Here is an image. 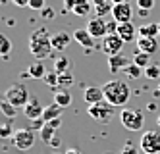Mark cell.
Here are the masks:
<instances>
[{"instance_id": "6", "label": "cell", "mask_w": 160, "mask_h": 154, "mask_svg": "<svg viewBox=\"0 0 160 154\" xmlns=\"http://www.w3.org/2000/svg\"><path fill=\"white\" fill-rule=\"evenodd\" d=\"M139 148L145 154H160V133L158 131H145L139 141Z\"/></svg>"}, {"instance_id": "33", "label": "cell", "mask_w": 160, "mask_h": 154, "mask_svg": "<svg viewBox=\"0 0 160 154\" xmlns=\"http://www.w3.org/2000/svg\"><path fill=\"white\" fill-rule=\"evenodd\" d=\"M145 77H148V79H158L160 77V66L158 64H151V66L145 69Z\"/></svg>"}, {"instance_id": "19", "label": "cell", "mask_w": 160, "mask_h": 154, "mask_svg": "<svg viewBox=\"0 0 160 154\" xmlns=\"http://www.w3.org/2000/svg\"><path fill=\"white\" fill-rule=\"evenodd\" d=\"M68 44H70V35H68V33L58 31V33L52 35V48H56V50H64Z\"/></svg>"}, {"instance_id": "23", "label": "cell", "mask_w": 160, "mask_h": 154, "mask_svg": "<svg viewBox=\"0 0 160 154\" xmlns=\"http://www.w3.org/2000/svg\"><path fill=\"white\" fill-rule=\"evenodd\" d=\"M133 64H137L141 69H147L148 66H151L152 62H151V54H145V52H137L135 56H133Z\"/></svg>"}, {"instance_id": "9", "label": "cell", "mask_w": 160, "mask_h": 154, "mask_svg": "<svg viewBox=\"0 0 160 154\" xmlns=\"http://www.w3.org/2000/svg\"><path fill=\"white\" fill-rule=\"evenodd\" d=\"M87 31L93 35L95 39H104L108 35V25L104 17H91L87 21Z\"/></svg>"}, {"instance_id": "22", "label": "cell", "mask_w": 160, "mask_h": 154, "mask_svg": "<svg viewBox=\"0 0 160 154\" xmlns=\"http://www.w3.org/2000/svg\"><path fill=\"white\" fill-rule=\"evenodd\" d=\"M137 33H139V37H156V35H160V25L158 23H145L137 29Z\"/></svg>"}, {"instance_id": "13", "label": "cell", "mask_w": 160, "mask_h": 154, "mask_svg": "<svg viewBox=\"0 0 160 154\" xmlns=\"http://www.w3.org/2000/svg\"><path fill=\"white\" fill-rule=\"evenodd\" d=\"M137 48H139V52H145V54L152 56L158 50L156 37H139V39H137Z\"/></svg>"}, {"instance_id": "40", "label": "cell", "mask_w": 160, "mask_h": 154, "mask_svg": "<svg viewBox=\"0 0 160 154\" xmlns=\"http://www.w3.org/2000/svg\"><path fill=\"white\" fill-rule=\"evenodd\" d=\"M12 2H14L16 6H19V8H25V6H29L31 0H12Z\"/></svg>"}, {"instance_id": "21", "label": "cell", "mask_w": 160, "mask_h": 154, "mask_svg": "<svg viewBox=\"0 0 160 154\" xmlns=\"http://www.w3.org/2000/svg\"><path fill=\"white\" fill-rule=\"evenodd\" d=\"M56 131H58L56 127H52L50 123H44L42 129L39 131V137H41V141H42L44 145H50V143H52V139L56 137Z\"/></svg>"}, {"instance_id": "26", "label": "cell", "mask_w": 160, "mask_h": 154, "mask_svg": "<svg viewBox=\"0 0 160 154\" xmlns=\"http://www.w3.org/2000/svg\"><path fill=\"white\" fill-rule=\"evenodd\" d=\"M91 10H93V4H91V2H83V4H77L73 8V14L75 16H81V17H87L91 14Z\"/></svg>"}, {"instance_id": "24", "label": "cell", "mask_w": 160, "mask_h": 154, "mask_svg": "<svg viewBox=\"0 0 160 154\" xmlns=\"http://www.w3.org/2000/svg\"><path fill=\"white\" fill-rule=\"evenodd\" d=\"M0 112H2L4 116H8L10 120H14V117L18 116V108L14 104H10L8 100H0Z\"/></svg>"}, {"instance_id": "1", "label": "cell", "mask_w": 160, "mask_h": 154, "mask_svg": "<svg viewBox=\"0 0 160 154\" xmlns=\"http://www.w3.org/2000/svg\"><path fill=\"white\" fill-rule=\"evenodd\" d=\"M52 35L41 27V29H35L31 33V37H29V52L37 58V60H44V58H48L50 52H52Z\"/></svg>"}, {"instance_id": "44", "label": "cell", "mask_w": 160, "mask_h": 154, "mask_svg": "<svg viewBox=\"0 0 160 154\" xmlns=\"http://www.w3.org/2000/svg\"><path fill=\"white\" fill-rule=\"evenodd\" d=\"M112 4H129V0H112Z\"/></svg>"}, {"instance_id": "35", "label": "cell", "mask_w": 160, "mask_h": 154, "mask_svg": "<svg viewBox=\"0 0 160 154\" xmlns=\"http://www.w3.org/2000/svg\"><path fill=\"white\" fill-rule=\"evenodd\" d=\"M120 154H139V150H137V147L133 143H128V145H123V148L120 150Z\"/></svg>"}, {"instance_id": "8", "label": "cell", "mask_w": 160, "mask_h": 154, "mask_svg": "<svg viewBox=\"0 0 160 154\" xmlns=\"http://www.w3.org/2000/svg\"><path fill=\"white\" fill-rule=\"evenodd\" d=\"M102 52H104L108 58L110 56H116V54H122V48H123V41L120 35H106L102 39Z\"/></svg>"}, {"instance_id": "41", "label": "cell", "mask_w": 160, "mask_h": 154, "mask_svg": "<svg viewBox=\"0 0 160 154\" xmlns=\"http://www.w3.org/2000/svg\"><path fill=\"white\" fill-rule=\"evenodd\" d=\"M60 143H62V141L58 139V135H56V137L52 139V143H50V147H60Z\"/></svg>"}, {"instance_id": "34", "label": "cell", "mask_w": 160, "mask_h": 154, "mask_svg": "<svg viewBox=\"0 0 160 154\" xmlns=\"http://www.w3.org/2000/svg\"><path fill=\"white\" fill-rule=\"evenodd\" d=\"M83 2H89V0H64V10H66V12L72 10V12H73V8H75L77 4H83Z\"/></svg>"}, {"instance_id": "47", "label": "cell", "mask_w": 160, "mask_h": 154, "mask_svg": "<svg viewBox=\"0 0 160 154\" xmlns=\"http://www.w3.org/2000/svg\"><path fill=\"white\" fill-rule=\"evenodd\" d=\"M156 91H158V92H160V85H158V89H156Z\"/></svg>"}, {"instance_id": "42", "label": "cell", "mask_w": 160, "mask_h": 154, "mask_svg": "<svg viewBox=\"0 0 160 154\" xmlns=\"http://www.w3.org/2000/svg\"><path fill=\"white\" fill-rule=\"evenodd\" d=\"M148 12H151V10H143V8H139V17H147Z\"/></svg>"}, {"instance_id": "20", "label": "cell", "mask_w": 160, "mask_h": 154, "mask_svg": "<svg viewBox=\"0 0 160 154\" xmlns=\"http://www.w3.org/2000/svg\"><path fill=\"white\" fill-rule=\"evenodd\" d=\"M27 75H29L31 79H44V75H47V69H44V64H42L41 60L33 62V64L29 66V69H27Z\"/></svg>"}, {"instance_id": "31", "label": "cell", "mask_w": 160, "mask_h": 154, "mask_svg": "<svg viewBox=\"0 0 160 154\" xmlns=\"http://www.w3.org/2000/svg\"><path fill=\"white\" fill-rule=\"evenodd\" d=\"M14 127L12 123H0V139H12L14 137Z\"/></svg>"}, {"instance_id": "18", "label": "cell", "mask_w": 160, "mask_h": 154, "mask_svg": "<svg viewBox=\"0 0 160 154\" xmlns=\"http://www.w3.org/2000/svg\"><path fill=\"white\" fill-rule=\"evenodd\" d=\"M72 100H73V97H72V92L68 91V89L58 87V89L54 91V102L58 104V106H62V108L70 106V104H72Z\"/></svg>"}, {"instance_id": "45", "label": "cell", "mask_w": 160, "mask_h": 154, "mask_svg": "<svg viewBox=\"0 0 160 154\" xmlns=\"http://www.w3.org/2000/svg\"><path fill=\"white\" fill-rule=\"evenodd\" d=\"M102 2H106V0H91V4H93V6H100Z\"/></svg>"}, {"instance_id": "38", "label": "cell", "mask_w": 160, "mask_h": 154, "mask_svg": "<svg viewBox=\"0 0 160 154\" xmlns=\"http://www.w3.org/2000/svg\"><path fill=\"white\" fill-rule=\"evenodd\" d=\"M29 8H33V10H44V0H31L29 2Z\"/></svg>"}, {"instance_id": "39", "label": "cell", "mask_w": 160, "mask_h": 154, "mask_svg": "<svg viewBox=\"0 0 160 154\" xmlns=\"http://www.w3.org/2000/svg\"><path fill=\"white\" fill-rule=\"evenodd\" d=\"M42 17H44V19H52V17H54V10H52V8H44V10H42Z\"/></svg>"}, {"instance_id": "36", "label": "cell", "mask_w": 160, "mask_h": 154, "mask_svg": "<svg viewBox=\"0 0 160 154\" xmlns=\"http://www.w3.org/2000/svg\"><path fill=\"white\" fill-rule=\"evenodd\" d=\"M106 25H108V35H118V25H120V23L114 17L110 21H106Z\"/></svg>"}, {"instance_id": "46", "label": "cell", "mask_w": 160, "mask_h": 154, "mask_svg": "<svg viewBox=\"0 0 160 154\" xmlns=\"http://www.w3.org/2000/svg\"><path fill=\"white\" fill-rule=\"evenodd\" d=\"M156 123H158V125H160V116H158V120H156Z\"/></svg>"}, {"instance_id": "27", "label": "cell", "mask_w": 160, "mask_h": 154, "mask_svg": "<svg viewBox=\"0 0 160 154\" xmlns=\"http://www.w3.org/2000/svg\"><path fill=\"white\" fill-rule=\"evenodd\" d=\"M12 52V41L6 35H0V56H8Z\"/></svg>"}, {"instance_id": "16", "label": "cell", "mask_w": 160, "mask_h": 154, "mask_svg": "<svg viewBox=\"0 0 160 154\" xmlns=\"http://www.w3.org/2000/svg\"><path fill=\"white\" fill-rule=\"evenodd\" d=\"M73 39L83 46V48H91L93 46V42H95V37L91 35L87 29H75L73 31Z\"/></svg>"}, {"instance_id": "25", "label": "cell", "mask_w": 160, "mask_h": 154, "mask_svg": "<svg viewBox=\"0 0 160 154\" xmlns=\"http://www.w3.org/2000/svg\"><path fill=\"white\" fill-rule=\"evenodd\" d=\"M72 69V64H70V60L68 58H64V56H60L58 60L54 62V72L56 73H64V72H70Z\"/></svg>"}, {"instance_id": "2", "label": "cell", "mask_w": 160, "mask_h": 154, "mask_svg": "<svg viewBox=\"0 0 160 154\" xmlns=\"http://www.w3.org/2000/svg\"><path fill=\"white\" fill-rule=\"evenodd\" d=\"M102 92H104V100L110 102L112 106H123L131 97V91L128 87V83L122 81V79L108 81L106 85L102 87Z\"/></svg>"}, {"instance_id": "5", "label": "cell", "mask_w": 160, "mask_h": 154, "mask_svg": "<svg viewBox=\"0 0 160 154\" xmlns=\"http://www.w3.org/2000/svg\"><path fill=\"white\" fill-rule=\"evenodd\" d=\"M114 108H116V106H112L110 102L102 100V102H97L93 106H89V116L98 123H108L112 120V116H114Z\"/></svg>"}, {"instance_id": "32", "label": "cell", "mask_w": 160, "mask_h": 154, "mask_svg": "<svg viewBox=\"0 0 160 154\" xmlns=\"http://www.w3.org/2000/svg\"><path fill=\"white\" fill-rule=\"evenodd\" d=\"M123 72H125V73H128V75H129L131 79H137V77H139L141 73H145V69H141V67H139V66H137V64H129L128 67H125V69H123Z\"/></svg>"}, {"instance_id": "37", "label": "cell", "mask_w": 160, "mask_h": 154, "mask_svg": "<svg viewBox=\"0 0 160 154\" xmlns=\"http://www.w3.org/2000/svg\"><path fill=\"white\" fill-rule=\"evenodd\" d=\"M137 6L143 10H152L154 8V0H137Z\"/></svg>"}, {"instance_id": "3", "label": "cell", "mask_w": 160, "mask_h": 154, "mask_svg": "<svg viewBox=\"0 0 160 154\" xmlns=\"http://www.w3.org/2000/svg\"><path fill=\"white\" fill-rule=\"evenodd\" d=\"M120 117H122V123H123V127L128 129V131H139V129H143V123H145L143 110H139V108H123Z\"/></svg>"}, {"instance_id": "29", "label": "cell", "mask_w": 160, "mask_h": 154, "mask_svg": "<svg viewBox=\"0 0 160 154\" xmlns=\"http://www.w3.org/2000/svg\"><path fill=\"white\" fill-rule=\"evenodd\" d=\"M112 8H114L112 0H106V2H102L100 6H95V10H97V16H98V17L106 16V14H112Z\"/></svg>"}, {"instance_id": "7", "label": "cell", "mask_w": 160, "mask_h": 154, "mask_svg": "<svg viewBox=\"0 0 160 154\" xmlns=\"http://www.w3.org/2000/svg\"><path fill=\"white\" fill-rule=\"evenodd\" d=\"M12 145L18 150H29L35 145V133H33V129H18L12 137Z\"/></svg>"}, {"instance_id": "4", "label": "cell", "mask_w": 160, "mask_h": 154, "mask_svg": "<svg viewBox=\"0 0 160 154\" xmlns=\"http://www.w3.org/2000/svg\"><path fill=\"white\" fill-rule=\"evenodd\" d=\"M6 100L10 104H14L16 108H23V106L31 100L29 98V91L25 89V85H21V83H14V85H10L8 91H6Z\"/></svg>"}, {"instance_id": "48", "label": "cell", "mask_w": 160, "mask_h": 154, "mask_svg": "<svg viewBox=\"0 0 160 154\" xmlns=\"http://www.w3.org/2000/svg\"><path fill=\"white\" fill-rule=\"evenodd\" d=\"M104 154H114V152H104Z\"/></svg>"}, {"instance_id": "49", "label": "cell", "mask_w": 160, "mask_h": 154, "mask_svg": "<svg viewBox=\"0 0 160 154\" xmlns=\"http://www.w3.org/2000/svg\"><path fill=\"white\" fill-rule=\"evenodd\" d=\"M158 25H160V23H158Z\"/></svg>"}, {"instance_id": "43", "label": "cell", "mask_w": 160, "mask_h": 154, "mask_svg": "<svg viewBox=\"0 0 160 154\" xmlns=\"http://www.w3.org/2000/svg\"><path fill=\"white\" fill-rule=\"evenodd\" d=\"M66 154H81V150H77V148H68Z\"/></svg>"}, {"instance_id": "17", "label": "cell", "mask_w": 160, "mask_h": 154, "mask_svg": "<svg viewBox=\"0 0 160 154\" xmlns=\"http://www.w3.org/2000/svg\"><path fill=\"white\" fill-rule=\"evenodd\" d=\"M62 112H64V108L62 106H58L56 102H52V104H48V106H44V112H42V120L44 122H52V120H58V117L62 116Z\"/></svg>"}, {"instance_id": "30", "label": "cell", "mask_w": 160, "mask_h": 154, "mask_svg": "<svg viewBox=\"0 0 160 154\" xmlns=\"http://www.w3.org/2000/svg\"><path fill=\"white\" fill-rule=\"evenodd\" d=\"M58 77H60V87L62 89H68L73 83V73H72V69L70 72H64V73H58Z\"/></svg>"}, {"instance_id": "14", "label": "cell", "mask_w": 160, "mask_h": 154, "mask_svg": "<svg viewBox=\"0 0 160 154\" xmlns=\"http://www.w3.org/2000/svg\"><path fill=\"white\" fill-rule=\"evenodd\" d=\"M128 66H129V60H128L123 54H116V56H110V58H108V69H110L112 73L123 72Z\"/></svg>"}, {"instance_id": "11", "label": "cell", "mask_w": 160, "mask_h": 154, "mask_svg": "<svg viewBox=\"0 0 160 154\" xmlns=\"http://www.w3.org/2000/svg\"><path fill=\"white\" fill-rule=\"evenodd\" d=\"M83 100L87 102V106H93L97 102L104 100V92H102V87H87L83 91Z\"/></svg>"}, {"instance_id": "15", "label": "cell", "mask_w": 160, "mask_h": 154, "mask_svg": "<svg viewBox=\"0 0 160 154\" xmlns=\"http://www.w3.org/2000/svg\"><path fill=\"white\" fill-rule=\"evenodd\" d=\"M118 35L122 37L123 42H131L137 37V29L133 27L131 21H125V23H120V25H118Z\"/></svg>"}, {"instance_id": "10", "label": "cell", "mask_w": 160, "mask_h": 154, "mask_svg": "<svg viewBox=\"0 0 160 154\" xmlns=\"http://www.w3.org/2000/svg\"><path fill=\"white\" fill-rule=\"evenodd\" d=\"M42 112H44V106H41V102L37 98H31L25 106H23V114L25 117H29V120H39V117H42Z\"/></svg>"}, {"instance_id": "28", "label": "cell", "mask_w": 160, "mask_h": 154, "mask_svg": "<svg viewBox=\"0 0 160 154\" xmlns=\"http://www.w3.org/2000/svg\"><path fill=\"white\" fill-rule=\"evenodd\" d=\"M42 81L47 83L48 87H52L54 91L60 87V77H58V73H56V72H52V73H47V75H44V79H42Z\"/></svg>"}, {"instance_id": "12", "label": "cell", "mask_w": 160, "mask_h": 154, "mask_svg": "<svg viewBox=\"0 0 160 154\" xmlns=\"http://www.w3.org/2000/svg\"><path fill=\"white\" fill-rule=\"evenodd\" d=\"M112 17L118 23H125L131 19V6L129 4H114L112 8Z\"/></svg>"}]
</instances>
